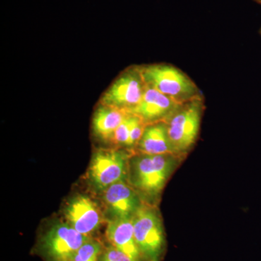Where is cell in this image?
<instances>
[{"instance_id":"6da1fadb","label":"cell","mask_w":261,"mask_h":261,"mask_svg":"<svg viewBox=\"0 0 261 261\" xmlns=\"http://www.w3.org/2000/svg\"><path fill=\"white\" fill-rule=\"evenodd\" d=\"M140 69L147 86L178 102H188L203 96L191 78L172 65H147L140 66Z\"/></svg>"},{"instance_id":"7a4b0ae2","label":"cell","mask_w":261,"mask_h":261,"mask_svg":"<svg viewBox=\"0 0 261 261\" xmlns=\"http://www.w3.org/2000/svg\"><path fill=\"white\" fill-rule=\"evenodd\" d=\"M204 110V97L201 96L182 103L166 120L168 135L176 154L189 150L195 143L200 130Z\"/></svg>"},{"instance_id":"3957f363","label":"cell","mask_w":261,"mask_h":261,"mask_svg":"<svg viewBox=\"0 0 261 261\" xmlns=\"http://www.w3.org/2000/svg\"><path fill=\"white\" fill-rule=\"evenodd\" d=\"M134 233L141 254L149 261H159L164 247L161 219L154 208L141 205L133 215Z\"/></svg>"},{"instance_id":"277c9868","label":"cell","mask_w":261,"mask_h":261,"mask_svg":"<svg viewBox=\"0 0 261 261\" xmlns=\"http://www.w3.org/2000/svg\"><path fill=\"white\" fill-rule=\"evenodd\" d=\"M173 154L140 153L133 161L134 185L139 190L154 195L162 190L172 171Z\"/></svg>"},{"instance_id":"5b68a950","label":"cell","mask_w":261,"mask_h":261,"mask_svg":"<svg viewBox=\"0 0 261 261\" xmlns=\"http://www.w3.org/2000/svg\"><path fill=\"white\" fill-rule=\"evenodd\" d=\"M128 155L119 149H99L92 156L89 179L96 190L104 191L113 184L125 181L128 175Z\"/></svg>"},{"instance_id":"8992f818","label":"cell","mask_w":261,"mask_h":261,"mask_svg":"<svg viewBox=\"0 0 261 261\" xmlns=\"http://www.w3.org/2000/svg\"><path fill=\"white\" fill-rule=\"evenodd\" d=\"M89 239L68 223H58L43 235L41 252L47 261H72L77 251Z\"/></svg>"},{"instance_id":"52a82bcc","label":"cell","mask_w":261,"mask_h":261,"mask_svg":"<svg viewBox=\"0 0 261 261\" xmlns=\"http://www.w3.org/2000/svg\"><path fill=\"white\" fill-rule=\"evenodd\" d=\"M147 87L140 66L130 67L103 94L101 104L128 112L140 102Z\"/></svg>"},{"instance_id":"ba28073f","label":"cell","mask_w":261,"mask_h":261,"mask_svg":"<svg viewBox=\"0 0 261 261\" xmlns=\"http://www.w3.org/2000/svg\"><path fill=\"white\" fill-rule=\"evenodd\" d=\"M65 216L72 227L89 237L103 221L102 212L97 204L86 195H78L72 199L65 208Z\"/></svg>"},{"instance_id":"9c48e42d","label":"cell","mask_w":261,"mask_h":261,"mask_svg":"<svg viewBox=\"0 0 261 261\" xmlns=\"http://www.w3.org/2000/svg\"><path fill=\"white\" fill-rule=\"evenodd\" d=\"M181 104L147 86L140 102L128 113L140 117L146 124H150L166 121Z\"/></svg>"},{"instance_id":"30bf717a","label":"cell","mask_w":261,"mask_h":261,"mask_svg":"<svg viewBox=\"0 0 261 261\" xmlns=\"http://www.w3.org/2000/svg\"><path fill=\"white\" fill-rule=\"evenodd\" d=\"M106 238L111 246L126 254L132 261H141L142 255L136 243L133 216L114 218L108 222Z\"/></svg>"},{"instance_id":"8fae6325","label":"cell","mask_w":261,"mask_h":261,"mask_svg":"<svg viewBox=\"0 0 261 261\" xmlns=\"http://www.w3.org/2000/svg\"><path fill=\"white\" fill-rule=\"evenodd\" d=\"M103 192V200L114 218L129 217L142 205L138 196L125 181L113 184Z\"/></svg>"},{"instance_id":"7c38bea8","label":"cell","mask_w":261,"mask_h":261,"mask_svg":"<svg viewBox=\"0 0 261 261\" xmlns=\"http://www.w3.org/2000/svg\"><path fill=\"white\" fill-rule=\"evenodd\" d=\"M137 147L142 154H176L168 137L167 125L164 121L146 125Z\"/></svg>"},{"instance_id":"4fadbf2b","label":"cell","mask_w":261,"mask_h":261,"mask_svg":"<svg viewBox=\"0 0 261 261\" xmlns=\"http://www.w3.org/2000/svg\"><path fill=\"white\" fill-rule=\"evenodd\" d=\"M128 113L123 110L101 104L94 113L92 121L94 135L103 141L113 142L115 132Z\"/></svg>"},{"instance_id":"5bb4252c","label":"cell","mask_w":261,"mask_h":261,"mask_svg":"<svg viewBox=\"0 0 261 261\" xmlns=\"http://www.w3.org/2000/svg\"><path fill=\"white\" fill-rule=\"evenodd\" d=\"M102 252V244L90 238L81 247L72 261H98Z\"/></svg>"},{"instance_id":"9a60e30c","label":"cell","mask_w":261,"mask_h":261,"mask_svg":"<svg viewBox=\"0 0 261 261\" xmlns=\"http://www.w3.org/2000/svg\"><path fill=\"white\" fill-rule=\"evenodd\" d=\"M133 117L132 113H128L121 125L117 128L113 140V142H114L116 145L128 147Z\"/></svg>"},{"instance_id":"2e32d148","label":"cell","mask_w":261,"mask_h":261,"mask_svg":"<svg viewBox=\"0 0 261 261\" xmlns=\"http://www.w3.org/2000/svg\"><path fill=\"white\" fill-rule=\"evenodd\" d=\"M98 261H132L128 255L113 246L103 250Z\"/></svg>"},{"instance_id":"e0dca14e","label":"cell","mask_w":261,"mask_h":261,"mask_svg":"<svg viewBox=\"0 0 261 261\" xmlns=\"http://www.w3.org/2000/svg\"><path fill=\"white\" fill-rule=\"evenodd\" d=\"M254 1H255V3H257V4L261 5V0H254Z\"/></svg>"},{"instance_id":"ac0fdd59","label":"cell","mask_w":261,"mask_h":261,"mask_svg":"<svg viewBox=\"0 0 261 261\" xmlns=\"http://www.w3.org/2000/svg\"><path fill=\"white\" fill-rule=\"evenodd\" d=\"M259 33H260V35L261 36V28L260 29V32H259Z\"/></svg>"}]
</instances>
